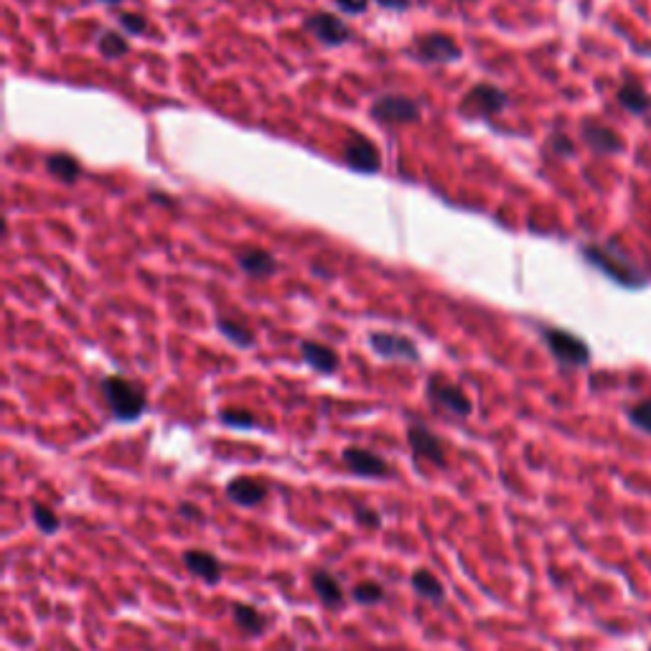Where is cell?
I'll list each match as a JSON object with an SVG mask.
<instances>
[{
	"label": "cell",
	"mask_w": 651,
	"mask_h": 651,
	"mask_svg": "<svg viewBox=\"0 0 651 651\" xmlns=\"http://www.w3.org/2000/svg\"><path fill=\"white\" fill-rule=\"evenodd\" d=\"M102 397H105L107 407L112 412L115 420L120 423H135L145 412V392H142L141 385H135L133 379L127 377H120V374H112V377H105L102 379Z\"/></svg>",
	"instance_id": "cell-1"
},
{
	"label": "cell",
	"mask_w": 651,
	"mask_h": 651,
	"mask_svg": "<svg viewBox=\"0 0 651 651\" xmlns=\"http://www.w3.org/2000/svg\"><path fill=\"white\" fill-rule=\"evenodd\" d=\"M582 255H585L588 263H593L596 267H600L608 278H614V281L621 282V285H629V288L644 285V275H641V273H639L634 264L629 263L623 255H618V252H611V249H606V247L588 245L582 247Z\"/></svg>",
	"instance_id": "cell-2"
},
{
	"label": "cell",
	"mask_w": 651,
	"mask_h": 651,
	"mask_svg": "<svg viewBox=\"0 0 651 651\" xmlns=\"http://www.w3.org/2000/svg\"><path fill=\"white\" fill-rule=\"evenodd\" d=\"M545 336L547 349L552 352V356L560 362V364H567V367H585L590 362V349L588 344L578 338L575 334L565 331V329H545L542 331Z\"/></svg>",
	"instance_id": "cell-3"
},
{
	"label": "cell",
	"mask_w": 651,
	"mask_h": 651,
	"mask_svg": "<svg viewBox=\"0 0 651 651\" xmlns=\"http://www.w3.org/2000/svg\"><path fill=\"white\" fill-rule=\"evenodd\" d=\"M370 112L374 120L389 125H407L420 120V105L405 94H382L374 100Z\"/></svg>",
	"instance_id": "cell-4"
},
{
	"label": "cell",
	"mask_w": 651,
	"mask_h": 651,
	"mask_svg": "<svg viewBox=\"0 0 651 651\" xmlns=\"http://www.w3.org/2000/svg\"><path fill=\"white\" fill-rule=\"evenodd\" d=\"M425 392H427V400H430L433 405L448 410V412L456 415V418H468V415L474 412L471 397L458 387V385L448 382V379H443V377H430V382H427Z\"/></svg>",
	"instance_id": "cell-5"
},
{
	"label": "cell",
	"mask_w": 651,
	"mask_h": 651,
	"mask_svg": "<svg viewBox=\"0 0 651 651\" xmlns=\"http://www.w3.org/2000/svg\"><path fill=\"white\" fill-rule=\"evenodd\" d=\"M341 460H344L349 474L362 476V478H387V476H392L387 460L370 448H356V445L344 448Z\"/></svg>",
	"instance_id": "cell-6"
},
{
	"label": "cell",
	"mask_w": 651,
	"mask_h": 651,
	"mask_svg": "<svg viewBox=\"0 0 651 651\" xmlns=\"http://www.w3.org/2000/svg\"><path fill=\"white\" fill-rule=\"evenodd\" d=\"M303 28L313 36V38H318L323 46H329V49L341 46V44H346L352 38L349 26L338 16H334V13H313V16L305 18Z\"/></svg>",
	"instance_id": "cell-7"
},
{
	"label": "cell",
	"mask_w": 651,
	"mask_h": 651,
	"mask_svg": "<svg viewBox=\"0 0 651 651\" xmlns=\"http://www.w3.org/2000/svg\"><path fill=\"white\" fill-rule=\"evenodd\" d=\"M507 105H509L507 92H501V89L493 87V85L481 82V85H476V87L463 97L460 110H463L466 115H496V112H501Z\"/></svg>",
	"instance_id": "cell-8"
},
{
	"label": "cell",
	"mask_w": 651,
	"mask_h": 651,
	"mask_svg": "<svg viewBox=\"0 0 651 651\" xmlns=\"http://www.w3.org/2000/svg\"><path fill=\"white\" fill-rule=\"evenodd\" d=\"M407 443H410V448H412V453L418 458H423L427 463H433V466H438L443 468L445 466V443L430 430V427H425V425H410L407 427Z\"/></svg>",
	"instance_id": "cell-9"
},
{
	"label": "cell",
	"mask_w": 651,
	"mask_h": 651,
	"mask_svg": "<svg viewBox=\"0 0 651 651\" xmlns=\"http://www.w3.org/2000/svg\"><path fill=\"white\" fill-rule=\"evenodd\" d=\"M415 53L425 64H453L460 59V46L451 36L427 34L415 44Z\"/></svg>",
	"instance_id": "cell-10"
},
{
	"label": "cell",
	"mask_w": 651,
	"mask_h": 651,
	"mask_svg": "<svg viewBox=\"0 0 651 651\" xmlns=\"http://www.w3.org/2000/svg\"><path fill=\"white\" fill-rule=\"evenodd\" d=\"M344 160L354 171H362V174H374L382 168V156H379L377 145L359 133L349 135V141L344 145Z\"/></svg>",
	"instance_id": "cell-11"
},
{
	"label": "cell",
	"mask_w": 651,
	"mask_h": 651,
	"mask_svg": "<svg viewBox=\"0 0 651 651\" xmlns=\"http://www.w3.org/2000/svg\"><path fill=\"white\" fill-rule=\"evenodd\" d=\"M370 346L385 359H403V362H420V352L412 338L400 334H385L374 331L370 336Z\"/></svg>",
	"instance_id": "cell-12"
},
{
	"label": "cell",
	"mask_w": 651,
	"mask_h": 651,
	"mask_svg": "<svg viewBox=\"0 0 651 651\" xmlns=\"http://www.w3.org/2000/svg\"><path fill=\"white\" fill-rule=\"evenodd\" d=\"M224 493H227V499L232 504L245 507V509H252V507L263 504L264 496H267V489H264L263 481H257V478L240 476V478H232V481H229Z\"/></svg>",
	"instance_id": "cell-13"
},
{
	"label": "cell",
	"mask_w": 651,
	"mask_h": 651,
	"mask_svg": "<svg viewBox=\"0 0 651 651\" xmlns=\"http://www.w3.org/2000/svg\"><path fill=\"white\" fill-rule=\"evenodd\" d=\"M183 567L194 578L207 582V585H216V582L222 581V575H224L222 563L214 557L212 552H204V549H186L183 552Z\"/></svg>",
	"instance_id": "cell-14"
},
{
	"label": "cell",
	"mask_w": 651,
	"mask_h": 651,
	"mask_svg": "<svg viewBox=\"0 0 651 651\" xmlns=\"http://www.w3.org/2000/svg\"><path fill=\"white\" fill-rule=\"evenodd\" d=\"M237 264L249 278H273L281 267L278 260L260 247H247L242 252H237Z\"/></svg>",
	"instance_id": "cell-15"
},
{
	"label": "cell",
	"mask_w": 651,
	"mask_h": 651,
	"mask_svg": "<svg viewBox=\"0 0 651 651\" xmlns=\"http://www.w3.org/2000/svg\"><path fill=\"white\" fill-rule=\"evenodd\" d=\"M311 588L316 593V598L326 606V608H341L344 606V588L329 570H316L311 575Z\"/></svg>",
	"instance_id": "cell-16"
},
{
	"label": "cell",
	"mask_w": 651,
	"mask_h": 651,
	"mask_svg": "<svg viewBox=\"0 0 651 651\" xmlns=\"http://www.w3.org/2000/svg\"><path fill=\"white\" fill-rule=\"evenodd\" d=\"M582 141L588 142L596 153H618L623 148V141L606 125L585 120L582 123Z\"/></svg>",
	"instance_id": "cell-17"
},
{
	"label": "cell",
	"mask_w": 651,
	"mask_h": 651,
	"mask_svg": "<svg viewBox=\"0 0 651 651\" xmlns=\"http://www.w3.org/2000/svg\"><path fill=\"white\" fill-rule=\"evenodd\" d=\"M300 354H303V362L311 367V370L321 371V374H334L338 370V354L326 346V344H318V341H303L300 344Z\"/></svg>",
	"instance_id": "cell-18"
},
{
	"label": "cell",
	"mask_w": 651,
	"mask_h": 651,
	"mask_svg": "<svg viewBox=\"0 0 651 651\" xmlns=\"http://www.w3.org/2000/svg\"><path fill=\"white\" fill-rule=\"evenodd\" d=\"M410 585H412V590L420 596L423 600L427 603H443L445 600V588H443V582L430 573V570H415L412 573V578H410Z\"/></svg>",
	"instance_id": "cell-19"
},
{
	"label": "cell",
	"mask_w": 651,
	"mask_h": 651,
	"mask_svg": "<svg viewBox=\"0 0 651 651\" xmlns=\"http://www.w3.org/2000/svg\"><path fill=\"white\" fill-rule=\"evenodd\" d=\"M618 102L623 110H629L631 115H644L651 110V97L647 89L641 87L639 82H626L618 89Z\"/></svg>",
	"instance_id": "cell-20"
},
{
	"label": "cell",
	"mask_w": 651,
	"mask_h": 651,
	"mask_svg": "<svg viewBox=\"0 0 651 651\" xmlns=\"http://www.w3.org/2000/svg\"><path fill=\"white\" fill-rule=\"evenodd\" d=\"M232 616H234V623L240 626V631H245V634L260 636L264 631L263 614L255 606H249V603H234L232 606Z\"/></svg>",
	"instance_id": "cell-21"
},
{
	"label": "cell",
	"mask_w": 651,
	"mask_h": 651,
	"mask_svg": "<svg viewBox=\"0 0 651 651\" xmlns=\"http://www.w3.org/2000/svg\"><path fill=\"white\" fill-rule=\"evenodd\" d=\"M46 168L53 178H59L61 183H74L79 178V163L67 153H53L46 159Z\"/></svg>",
	"instance_id": "cell-22"
},
{
	"label": "cell",
	"mask_w": 651,
	"mask_h": 651,
	"mask_svg": "<svg viewBox=\"0 0 651 651\" xmlns=\"http://www.w3.org/2000/svg\"><path fill=\"white\" fill-rule=\"evenodd\" d=\"M216 329H219V334L227 336L234 346H242V349H252V346H255V334H252L247 326L237 323V321L219 318V321H216Z\"/></svg>",
	"instance_id": "cell-23"
},
{
	"label": "cell",
	"mask_w": 651,
	"mask_h": 651,
	"mask_svg": "<svg viewBox=\"0 0 651 651\" xmlns=\"http://www.w3.org/2000/svg\"><path fill=\"white\" fill-rule=\"evenodd\" d=\"M385 596H387V593H385L382 582L377 581H362L352 588V598L354 603H359V606H377V603L385 600Z\"/></svg>",
	"instance_id": "cell-24"
},
{
	"label": "cell",
	"mask_w": 651,
	"mask_h": 651,
	"mask_svg": "<svg viewBox=\"0 0 651 651\" xmlns=\"http://www.w3.org/2000/svg\"><path fill=\"white\" fill-rule=\"evenodd\" d=\"M97 49L107 59H120V56L130 52V44H127L125 36L115 34V31H105V34L100 36V41H97Z\"/></svg>",
	"instance_id": "cell-25"
},
{
	"label": "cell",
	"mask_w": 651,
	"mask_h": 651,
	"mask_svg": "<svg viewBox=\"0 0 651 651\" xmlns=\"http://www.w3.org/2000/svg\"><path fill=\"white\" fill-rule=\"evenodd\" d=\"M219 420L227 425V427H237V430H249V427H257V418H255L249 410H242V407H229V410H222V412H219Z\"/></svg>",
	"instance_id": "cell-26"
},
{
	"label": "cell",
	"mask_w": 651,
	"mask_h": 651,
	"mask_svg": "<svg viewBox=\"0 0 651 651\" xmlns=\"http://www.w3.org/2000/svg\"><path fill=\"white\" fill-rule=\"evenodd\" d=\"M31 517H34L36 527L41 529L44 534H56V529H59V517H56L49 507H44V504L34 501V504H31Z\"/></svg>",
	"instance_id": "cell-27"
},
{
	"label": "cell",
	"mask_w": 651,
	"mask_h": 651,
	"mask_svg": "<svg viewBox=\"0 0 651 651\" xmlns=\"http://www.w3.org/2000/svg\"><path fill=\"white\" fill-rule=\"evenodd\" d=\"M629 418H631V423H634L636 427H641L644 433H649L651 435V400L639 403V405L631 407V410H629Z\"/></svg>",
	"instance_id": "cell-28"
},
{
	"label": "cell",
	"mask_w": 651,
	"mask_h": 651,
	"mask_svg": "<svg viewBox=\"0 0 651 651\" xmlns=\"http://www.w3.org/2000/svg\"><path fill=\"white\" fill-rule=\"evenodd\" d=\"M118 23H120V28H123L125 34L130 36H142L145 34V28H148V20L138 13H120L118 16Z\"/></svg>",
	"instance_id": "cell-29"
},
{
	"label": "cell",
	"mask_w": 651,
	"mask_h": 651,
	"mask_svg": "<svg viewBox=\"0 0 651 651\" xmlns=\"http://www.w3.org/2000/svg\"><path fill=\"white\" fill-rule=\"evenodd\" d=\"M549 148H552V153H557V156H573V153H575V145H573V141H570L567 135H563V133L552 135Z\"/></svg>",
	"instance_id": "cell-30"
},
{
	"label": "cell",
	"mask_w": 651,
	"mask_h": 651,
	"mask_svg": "<svg viewBox=\"0 0 651 651\" xmlns=\"http://www.w3.org/2000/svg\"><path fill=\"white\" fill-rule=\"evenodd\" d=\"M354 517H356V522L362 525V527H379V514L377 511L367 509V507H359V509L354 511Z\"/></svg>",
	"instance_id": "cell-31"
},
{
	"label": "cell",
	"mask_w": 651,
	"mask_h": 651,
	"mask_svg": "<svg viewBox=\"0 0 651 651\" xmlns=\"http://www.w3.org/2000/svg\"><path fill=\"white\" fill-rule=\"evenodd\" d=\"M334 3L338 5V8H341V11L354 13V16L364 13V11H367V5H370V0H334Z\"/></svg>",
	"instance_id": "cell-32"
},
{
	"label": "cell",
	"mask_w": 651,
	"mask_h": 651,
	"mask_svg": "<svg viewBox=\"0 0 651 651\" xmlns=\"http://www.w3.org/2000/svg\"><path fill=\"white\" fill-rule=\"evenodd\" d=\"M178 514L186 517V519H191V522H201V519H204V514H201L199 507H194V504H181V507H178Z\"/></svg>",
	"instance_id": "cell-33"
},
{
	"label": "cell",
	"mask_w": 651,
	"mask_h": 651,
	"mask_svg": "<svg viewBox=\"0 0 651 651\" xmlns=\"http://www.w3.org/2000/svg\"><path fill=\"white\" fill-rule=\"evenodd\" d=\"M382 8H387V11H405L410 8V0H377Z\"/></svg>",
	"instance_id": "cell-34"
},
{
	"label": "cell",
	"mask_w": 651,
	"mask_h": 651,
	"mask_svg": "<svg viewBox=\"0 0 651 651\" xmlns=\"http://www.w3.org/2000/svg\"><path fill=\"white\" fill-rule=\"evenodd\" d=\"M151 199H153V201H159V204H168V207H174V199H168V196L163 194V191H151Z\"/></svg>",
	"instance_id": "cell-35"
},
{
	"label": "cell",
	"mask_w": 651,
	"mask_h": 651,
	"mask_svg": "<svg viewBox=\"0 0 651 651\" xmlns=\"http://www.w3.org/2000/svg\"><path fill=\"white\" fill-rule=\"evenodd\" d=\"M100 3H107V5H118V3H123V0H100Z\"/></svg>",
	"instance_id": "cell-36"
},
{
	"label": "cell",
	"mask_w": 651,
	"mask_h": 651,
	"mask_svg": "<svg viewBox=\"0 0 651 651\" xmlns=\"http://www.w3.org/2000/svg\"><path fill=\"white\" fill-rule=\"evenodd\" d=\"M458 3H468V0H458Z\"/></svg>",
	"instance_id": "cell-37"
}]
</instances>
